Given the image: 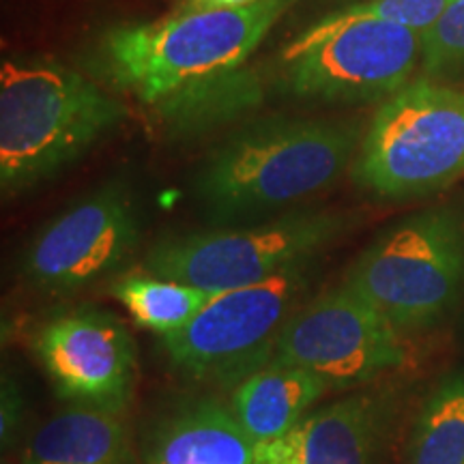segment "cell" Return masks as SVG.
Segmentation results:
<instances>
[{
  "label": "cell",
  "instance_id": "cell-17",
  "mask_svg": "<svg viewBox=\"0 0 464 464\" xmlns=\"http://www.w3.org/2000/svg\"><path fill=\"white\" fill-rule=\"evenodd\" d=\"M406 464H464V372L440 381L426 398Z\"/></svg>",
  "mask_w": 464,
  "mask_h": 464
},
{
  "label": "cell",
  "instance_id": "cell-11",
  "mask_svg": "<svg viewBox=\"0 0 464 464\" xmlns=\"http://www.w3.org/2000/svg\"><path fill=\"white\" fill-rule=\"evenodd\" d=\"M58 398L121 413L136 382V344L125 324L100 307H75L39 327L33 342Z\"/></svg>",
  "mask_w": 464,
  "mask_h": 464
},
{
  "label": "cell",
  "instance_id": "cell-13",
  "mask_svg": "<svg viewBox=\"0 0 464 464\" xmlns=\"http://www.w3.org/2000/svg\"><path fill=\"white\" fill-rule=\"evenodd\" d=\"M147 464H254L256 445L218 400L185 404L150 432Z\"/></svg>",
  "mask_w": 464,
  "mask_h": 464
},
{
  "label": "cell",
  "instance_id": "cell-16",
  "mask_svg": "<svg viewBox=\"0 0 464 464\" xmlns=\"http://www.w3.org/2000/svg\"><path fill=\"white\" fill-rule=\"evenodd\" d=\"M112 295L140 327L160 338L181 332L213 299V293L158 276H130L116 282Z\"/></svg>",
  "mask_w": 464,
  "mask_h": 464
},
{
  "label": "cell",
  "instance_id": "cell-5",
  "mask_svg": "<svg viewBox=\"0 0 464 464\" xmlns=\"http://www.w3.org/2000/svg\"><path fill=\"white\" fill-rule=\"evenodd\" d=\"M464 174V91L409 82L381 103L353 177L381 198L430 194Z\"/></svg>",
  "mask_w": 464,
  "mask_h": 464
},
{
  "label": "cell",
  "instance_id": "cell-3",
  "mask_svg": "<svg viewBox=\"0 0 464 464\" xmlns=\"http://www.w3.org/2000/svg\"><path fill=\"white\" fill-rule=\"evenodd\" d=\"M106 91L65 65L5 58L0 65V189L48 181L125 119Z\"/></svg>",
  "mask_w": 464,
  "mask_h": 464
},
{
  "label": "cell",
  "instance_id": "cell-6",
  "mask_svg": "<svg viewBox=\"0 0 464 464\" xmlns=\"http://www.w3.org/2000/svg\"><path fill=\"white\" fill-rule=\"evenodd\" d=\"M421 48L411 28L342 7L284 48L282 84L304 100H387L409 84Z\"/></svg>",
  "mask_w": 464,
  "mask_h": 464
},
{
  "label": "cell",
  "instance_id": "cell-9",
  "mask_svg": "<svg viewBox=\"0 0 464 464\" xmlns=\"http://www.w3.org/2000/svg\"><path fill=\"white\" fill-rule=\"evenodd\" d=\"M312 284V260L269 280L213 295L181 332L161 338L168 357L196 381L239 382L256 372Z\"/></svg>",
  "mask_w": 464,
  "mask_h": 464
},
{
  "label": "cell",
  "instance_id": "cell-10",
  "mask_svg": "<svg viewBox=\"0 0 464 464\" xmlns=\"http://www.w3.org/2000/svg\"><path fill=\"white\" fill-rule=\"evenodd\" d=\"M140 237V218L131 189L110 181L73 202L28 243L22 274L52 293L89 286L112 274Z\"/></svg>",
  "mask_w": 464,
  "mask_h": 464
},
{
  "label": "cell",
  "instance_id": "cell-12",
  "mask_svg": "<svg viewBox=\"0 0 464 464\" xmlns=\"http://www.w3.org/2000/svg\"><path fill=\"white\" fill-rule=\"evenodd\" d=\"M390 423L387 393L355 390L307 413L277 440L258 445L254 464H381Z\"/></svg>",
  "mask_w": 464,
  "mask_h": 464
},
{
  "label": "cell",
  "instance_id": "cell-1",
  "mask_svg": "<svg viewBox=\"0 0 464 464\" xmlns=\"http://www.w3.org/2000/svg\"><path fill=\"white\" fill-rule=\"evenodd\" d=\"M359 130L324 119H269L228 138L194 179V196L213 226L280 216L327 189L355 155Z\"/></svg>",
  "mask_w": 464,
  "mask_h": 464
},
{
  "label": "cell",
  "instance_id": "cell-7",
  "mask_svg": "<svg viewBox=\"0 0 464 464\" xmlns=\"http://www.w3.org/2000/svg\"><path fill=\"white\" fill-rule=\"evenodd\" d=\"M344 282L398 332L430 327L456 304L464 282L460 219L448 208L402 219L363 249Z\"/></svg>",
  "mask_w": 464,
  "mask_h": 464
},
{
  "label": "cell",
  "instance_id": "cell-4",
  "mask_svg": "<svg viewBox=\"0 0 464 464\" xmlns=\"http://www.w3.org/2000/svg\"><path fill=\"white\" fill-rule=\"evenodd\" d=\"M344 228L342 213L323 208H295L252 224L213 226L161 239L149 249L144 271L219 295L314 260Z\"/></svg>",
  "mask_w": 464,
  "mask_h": 464
},
{
  "label": "cell",
  "instance_id": "cell-2",
  "mask_svg": "<svg viewBox=\"0 0 464 464\" xmlns=\"http://www.w3.org/2000/svg\"><path fill=\"white\" fill-rule=\"evenodd\" d=\"M297 0H258L241 9L174 11L153 22L108 28L97 67L142 103L177 100L237 72Z\"/></svg>",
  "mask_w": 464,
  "mask_h": 464
},
{
  "label": "cell",
  "instance_id": "cell-15",
  "mask_svg": "<svg viewBox=\"0 0 464 464\" xmlns=\"http://www.w3.org/2000/svg\"><path fill=\"white\" fill-rule=\"evenodd\" d=\"M22 462L133 464V450L121 413L73 404L39 426Z\"/></svg>",
  "mask_w": 464,
  "mask_h": 464
},
{
  "label": "cell",
  "instance_id": "cell-20",
  "mask_svg": "<svg viewBox=\"0 0 464 464\" xmlns=\"http://www.w3.org/2000/svg\"><path fill=\"white\" fill-rule=\"evenodd\" d=\"M26 402L24 393L14 376L3 374V390H0V439H3V450H9L17 440L24 421Z\"/></svg>",
  "mask_w": 464,
  "mask_h": 464
},
{
  "label": "cell",
  "instance_id": "cell-19",
  "mask_svg": "<svg viewBox=\"0 0 464 464\" xmlns=\"http://www.w3.org/2000/svg\"><path fill=\"white\" fill-rule=\"evenodd\" d=\"M451 0H359L346 5L357 14L374 15L393 24L411 28L417 34H426L437 24Z\"/></svg>",
  "mask_w": 464,
  "mask_h": 464
},
{
  "label": "cell",
  "instance_id": "cell-18",
  "mask_svg": "<svg viewBox=\"0 0 464 464\" xmlns=\"http://www.w3.org/2000/svg\"><path fill=\"white\" fill-rule=\"evenodd\" d=\"M421 67L426 73L464 63V0H451L443 15L423 34Z\"/></svg>",
  "mask_w": 464,
  "mask_h": 464
},
{
  "label": "cell",
  "instance_id": "cell-21",
  "mask_svg": "<svg viewBox=\"0 0 464 464\" xmlns=\"http://www.w3.org/2000/svg\"><path fill=\"white\" fill-rule=\"evenodd\" d=\"M254 3H258V0H181L177 11L179 14H189V11H226L247 7V5Z\"/></svg>",
  "mask_w": 464,
  "mask_h": 464
},
{
  "label": "cell",
  "instance_id": "cell-8",
  "mask_svg": "<svg viewBox=\"0 0 464 464\" xmlns=\"http://www.w3.org/2000/svg\"><path fill=\"white\" fill-rule=\"evenodd\" d=\"M404 359L398 329L363 295L342 282L288 316L260 368H304L321 376L332 392H346L362 390Z\"/></svg>",
  "mask_w": 464,
  "mask_h": 464
},
{
  "label": "cell",
  "instance_id": "cell-14",
  "mask_svg": "<svg viewBox=\"0 0 464 464\" xmlns=\"http://www.w3.org/2000/svg\"><path fill=\"white\" fill-rule=\"evenodd\" d=\"M329 392L327 382L310 370L266 365L237 382L230 406L258 448L293 430Z\"/></svg>",
  "mask_w": 464,
  "mask_h": 464
}]
</instances>
